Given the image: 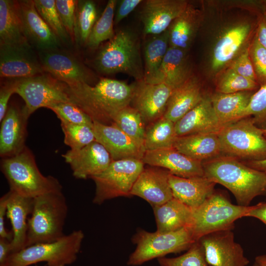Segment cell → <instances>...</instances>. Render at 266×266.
I'll return each mask as SVG.
<instances>
[{"label":"cell","instance_id":"cell-1","mask_svg":"<svg viewBox=\"0 0 266 266\" xmlns=\"http://www.w3.org/2000/svg\"><path fill=\"white\" fill-rule=\"evenodd\" d=\"M135 83L107 78L94 86L87 83L67 85L71 102L82 109L93 120L111 125L117 113L131 103Z\"/></svg>","mask_w":266,"mask_h":266},{"label":"cell","instance_id":"cell-2","mask_svg":"<svg viewBox=\"0 0 266 266\" xmlns=\"http://www.w3.org/2000/svg\"><path fill=\"white\" fill-rule=\"evenodd\" d=\"M202 166L204 176L230 191L239 205L248 206L255 198L266 196V174L235 157L221 155Z\"/></svg>","mask_w":266,"mask_h":266},{"label":"cell","instance_id":"cell-3","mask_svg":"<svg viewBox=\"0 0 266 266\" xmlns=\"http://www.w3.org/2000/svg\"><path fill=\"white\" fill-rule=\"evenodd\" d=\"M0 169L7 180L9 190L21 196L34 198L62 191V185L56 178L41 173L33 153L27 146L15 155L2 158Z\"/></svg>","mask_w":266,"mask_h":266},{"label":"cell","instance_id":"cell-4","mask_svg":"<svg viewBox=\"0 0 266 266\" xmlns=\"http://www.w3.org/2000/svg\"><path fill=\"white\" fill-rule=\"evenodd\" d=\"M67 209L62 191L49 192L33 198V210L28 222L26 247L53 242L64 236Z\"/></svg>","mask_w":266,"mask_h":266},{"label":"cell","instance_id":"cell-5","mask_svg":"<svg viewBox=\"0 0 266 266\" xmlns=\"http://www.w3.org/2000/svg\"><path fill=\"white\" fill-rule=\"evenodd\" d=\"M95 66L100 72L111 74L122 72L143 80L140 44L136 34L130 30H120L100 50Z\"/></svg>","mask_w":266,"mask_h":266},{"label":"cell","instance_id":"cell-6","mask_svg":"<svg viewBox=\"0 0 266 266\" xmlns=\"http://www.w3.org/2000/svg\"><path fill=\"white\" fill-rule=\"evenodd\" d=\"M84 234L81 230L51 242L33 244L11 253L4 266H29L45 262L48 266H66L74 263Z\"/></svg>","mask_w":266,"mask_h":266},{"label":"cell","instance_id":"cell-7","mask_svg":"<svg viewBox=\"0 0 266 266\" xmlns=\"http://www.w3.org/2000/svg\"><path fill=\"white\" fill-rule=\"evenodd\" d=\"M217 134L223 155L246 161L266 159V138L250 116L222 127Z\"/></svg>","mask_w":266,"mask_h":266},{"label":"cell","instance_id":"cell-8","mask_svg":"<svg viewBox=\"0 0 266 266\" xmlns=\"http://www.w3.org/2000/svg\"><path fill=\"white\" fill-rule=\"evenodd\" d=\"M250 206L234 204L223 194L214 191L202 204L193 209L189 227L195 240L212 232L233 230L234 222L245 217Z\"/></svg>","mask_w":266,"mask_h":266},{"label":"cell","instance_id":"cell-9","mask_svg":"<svg viewBox=\"0 0 266 266\" xmlns=\"http://www.w3.org/2000/svg\"><path fill=\"white\" fill-rule=\"evenodd\" d=\"M132 240L136 247L128 262L131 266L187 250L196 241L189 227L169 233L149 232L139 229Z\"/></svg>","mask_w":266,"mask_h":266},{"label":"cell","instance_id":"cell-10","mask_svg":"<svg viewBox=\"0 0 266 266\" xmlns=\"http://www.w3.org/2000/svg\"><path fill=\"white\" fill-rule=\"evenodd\" d=\"M144 166L141 160L112 161L102 172L91 178L96 185L93 203L100 205L115 198L132 196V189Z\"/></svg>","mask_w":266,"mask_h":266},{"label":"cell","instance_id":"cell-11","mask_svg":"<svg viewBox=\"0 0 266 266\" xmlns=\"http://www.w3.org/2000/svg\"><path fill=\"white\" fill-rule=\"evenodd\" d=\"M15 93L24 100L22 109L29 117L41 108H48L59 102H71L67 93V85L49 74L17 79Z\"/></svg>","mask_w":266,"mask_h":266},{"label":"cell","instance_id":"cell-12","mask_svg":"<svg viewBox=\"0 0 266 266\" xmlns=\"http://www.w3.org/2000/svg\"><path fill=\"white\" fill-rule=\"evenodd\" d=\"M253 31L251 23L242 22L231 26L221 34L210 57L209 68L212 74L216 76L249 47Z\"/></svg>","mask_w":266,"mask_h":266},{"label":"cell","instance_id":"cell-13","mask_svg":"<svg viewBox=\"0 0 266 266\" xmlns=\"http://www.w3.org/2000/svg\"><path fill=\"white\" fill-rule=\"evenodd\" d=\"M198 241L210 266H247L249 260L234 241L232 230L219 231L203 235Z\"/></svg>","mask_w":266,"mask_h":266},{"label":"cell","instance_id":"cell-14","mask_svg":"<svg viewBox=\"0 0 266 266\" xmlns=\"http://www.w3.org/2000/svg\"><path fill=\"white\" fill-rule=\"evenodd\" d=\"M44 72L29 42L0 45V76L16 79L43 74Z\"/></svg>","mask_w":266,"mask_h":266},{"label":"cell","instance_id":"cell-15","mask_svg":"<svg viewBox=\"0 0 266 266\" xmlns=\"http://www.w3.org/2000/svg\"><path fill=\"white\" fill-rule=\"evenodd\" d=\"M173 90L165 83L150 84L143 80L136 81L132 106L139 112L148 125L164 116Z\"/></svg>","mask_w":266,"mask_h":266},{"label":"cell","instance_id":"cell-16","mask_svg":"<svg viewBox=\"0 0 266 266\" xmlns=\"http://www.w3.org/2000/svg\"><path fill=\"white\" fill-rule=\"evenodd\" d=\"M40 62L44 71L68 85L90 84L91 75L75 58L56 49L41 51Z\"/></svg>","mask_w":266,"mask_h":266},{"label":"cell","instance_id":"cell-17","mask_svg":"<svg viewBox=\"0 0 266 266\" xmlns=\"http://www.w3.org/2000/svg\"><path fill=\"white\" fill-rule=\"evenodd\" d=\"M77 179L92 178L102 172L113 161L106 149L96 140L79 150L70 149L62 155Z\"/></svg>","mask_w":266,"mask_h":266},{"label":"cell","instance_id":"cell-18","mask_svg":"<svg viewBox=\"0 0 266 266\" xmlns=\"http://www.w3.org/2000/svg\"><path fill=\"white\" fill-rule=\"evenodd\" d=\"M96 140L110 155L113 161L134 159L142 160L145 149L113 124L105 125L93 122Z\"/></svg>","mask_w":266,"mask_h":266},{"label":"cell","instance_id":"cell-19","mask_svg":"<svg viewBox=\"0 0 266 266\" xmlns=\"http://www.w3.org/2000/svg\"><path fill=\"white\" fill-rule=\"evenodd\" d=\"M170 174L159 167L144 168L132 189L131 196L144 199L152 207L166 203L173 198L169 183Z\"/></svg>","mask_w":266,"mask_h":266},{"label":"cell","instance_id":"cell-20","mask_svg":"<svg viewBox=\"0 0 266 266\" xmlns=\"http://www.w3.org/2000/svg\"><path fill=\"white\" fill-rule=\"evenodd\" d=\"M188 3L184 0L145 1L140 12L144 34L155 35L165 32Z\"/></svg>","mask_w":266,"mask_h":266},{"label":"cell","instance_id":"cell-21","mask_svg":"<svg viewBox=\"0 0 266 266\" xmlns=\"http://www.w3.org/2000/svg\"><path fill=\"white\" fill-rule=\"evenodd\" d=\"M26 37L41 51L57 49L61 40L37 12L33 0H17Z\"/></svg>","mask_w":266,"mask_h":266},{"label":"cell","instance_id":"cell-22","mask_svg":"<svg viewBox=\"0 0 266 266\" xmlns=\"http://www.w3.org/2000/svg\"><path fill=\"white\" fill-rule=\"evenodd\" d=\"M144 164L167 170L177 176L190 178L204 176L202 162L193 159L174 148L146 151Z\"/></svg>","mask_w":266,"mask_h":266},{"label":"cell","instance_id":"cell-23","mask_svg":"<svg viewBox=\"0 0 266 266\" xmlns=\"http://www.w3.org/2000/svg\"><path fill=\"white\" fill-rule=\"evenodd\" d=\"M29 117L22 108L12 105L0 121V156L10 157L21 152L26 146L27 126Z\"/></svg>","mask_w":266,"mask_h":266},{"label":"cell","instance_id":"cell-24","mask_svg":"<svg viewBox=\"0 0 266 266\" xmlns=\"http://www.w3.org/2000/svg\"><path fill=\"white\" fill-rule=\"evenodd\" d=\"M221 128L210 96L207 95H205L199 103L175 123L177 136L200 133H217Z\"/></svg>","mask_w":266,"mask_h":266},{"label":"cell","instance_id":"cell-25","mask_svg":"<svg viewBox=\"0 0 266 266\" xmlns=\"http://www.w3.org/2000/svg\"><path fill=\"white\" fill-rule=\"evenodd\" d=\"M7 217L10 220L13 237L12 253L26 247L28 216L31 214L33 198L24 197L9 190L7 193Z\"/></svg>","mask_w":266,"mask_h":266},{"label":"cell","instance_id":"cell-26","mask_svg":"<svg viewBox=\"0 0 266 266\" xmlns=\"http://www.w3.org/2000/svg\"><path fill=\"white\" fill-rule=\"evenodd\" d=\"M173 197L192 209L198 207L214 192L216 184L204 176L184 178L170 174Z\"/></svg>","mask_w":266,"mask_h":266},{"label":"cell","instance_id":"cell-27","mask_svg":"<svg viewBox=\"0 0 266 266\" xmlns=\"http://www.w3.org/2000/svg\"><path fill=\"white\" fill-rule=\"evenodd\" d=\"M204 96L201 83L194 74L173 90L164 116L175 123L199 103Z\"/></svg>","mask_w":266,"mask_h":266},{"label":"cell","instance_id":"cell-28","mask_svg":"<svg viewBox=\"0 0 266 266\" xmlns=\"http://www.w3.org/2000/svg\"><path fill=\"white\" fill-rule=\"evenodd\" d=\"M173 148L187 156L204 162L223 155L217 133H200L177 136Z\"/></svg>","mask_w":266,"mask_h":266},{"label":"cell","instance_id":"cell-29","mask_svg":"<svg viewBox=\"0 0 266 266\" xmlns=\"http://www.w3.org/2000/svg\"><path fill=\"white\" fill-rule=\"evenodd\" d=\"M202 19V11L189 3L168 29L169 46L188 51Z\"/></svg>","mask_w":266,"mask_h":266},{"label":"cell","instance_id":"cell-30","mask_svg":"<svg viewBox=\"0 0 266 266\" xmlns=\"http://www.w3.org/2000/svg\"><path fill=\"white\" fill-rule=\"evenodd\" d=\"M187 52L169 46L160 68L156 84L165 83L174 89L194 74Z\"/></svg>","mask_w":266,"mask_h":266},{"label":"cell","instance_id":"cell-31","mask_svg":"<svg viewBox=\"0 0 266 266\" xmlns=\"http://www.w3.org/2000/svg\"><path fill=\"white\" fill-rule=\"evenodd\" d=\"M153 209L158 232L175 231L192 224L193 209L174 198Z\"/></svg>","mask_w":266,"mask_h":266},{"label":"cell","instance_id":"cell-32","mask_svg":"<svg viewBox=\"0 0 266 266\" xmlns=\"http://www.w3.org/2000/svg\"><path fill=\"white\" fill-rule=\"evenodd\" d=\"M255 91L213 94L211 100L219 122L223 127L242 117Z\"/></svg>","mask_w":266,"mask_h":266},{"label":"cell","instance_id":"cell-33","mask_svg":"<svg viewBox=\"0 0 266 266\" xmlns=\"http://www.w3.org/2000/svg\"><path fill=\"white\" fill-rule=\"evenodd\" d=\"M26 42L17 0H0V45Z\"/></svg>","mask_w":266,"mask_h":266},{"label":"cell","instance_id":"cell-34","mask_svg":"<svg viewBox=\"0 0 266 266\" xmlns=\"http://www.w3.org/2000/svg\"><path fill=\"white\" fill-rule=\"evenodd\" d=\"M169 47L168 29L158 35H152L144 48L143 81L156 84L160 68Z\"/></svg>","mask_w":266,"mask_h":266},{"label":"cell","instance_id":"cell-35","mask_svg":"<svg viewBox=\"0 0 266 266\" xmlns=\"http://www.w3.org/2000/svg\"><path fill=\"white\" fill-rule=\"evenodd\" d=\"M177 137L175 123L163 116L146 126L144 147L146 151L172 148Z\"/></svg>","mask_w":266,"mask_h":266},{"label":"cell","instance_id":"cell-36","mask_svg":"<svg viewBox=\"0 0 266 266\" xmlns=\"http://www.w3.org/2000/svg\"><path fill=\"white\" fill-rule=\"evenodd\" d=\"M98 19V9L94 1L90 0H77L73 35V39L76 43L87 44Z\"/></svg>","mask_w":266,"mask_h":266},{"label":"cell","instance_id":"cell-37","mask_svg":"<svg viewBox=\"0 0 266 266\" xmlns=\"http://www.w3.org/2000/svg\"><path fill=\"white\" fill-rule=\"evenodd\" d=\"M125 133L144 146L146 124L139 112L130 105L121 110L113 123Z\"/></svg>","mask_w":266,"mask_h":266},{"label":"cell","instance_id":"cell-38","mask_svg":"<svg viewBox=\"0 0 266 266\" xmlns=\"http://www.w3.org/2000/svg\"><path fill=\"white\" fill-rule=\"evenodd\" d=\"M116 3V0L108 1L101 15L95 23L88 38L87 45L90 48H97L101 43L110 40L115 35L113 20Z\"/></svg>","mask_w":266,"mask_h":266},{"label":"cell","instance_id":"cell-39","mask_svg":"<svg viewBox=\"0 0 266 266\" xmlns=\"http://www.w3.org/2000/svg\"><path fill=\"white\" fill-rule=\"evenodd\" d=\"M216 91L221 93L256 91L260 87L255 81L244 77L227 67L216 76Z\"/></svg>","mask_w":266,"mask_h":266},{"label":"cell","instance_id":"cell-40","mask_svg":"<svg viewBox=\"0 0 266 266\" xmlns=\"http://www.w3.org/2000/svg\"><path fill=\"white\" fill-rule=\"evenodd\" d=\"M64 143L71 150H79L96 141L93 128L61 122Z\"/></svg>","mask_w":266,"mask_h":266},{"label":"cell","instance_id":"cell-41","mask_svg":"<svg viewBox=\"0 0 266 266\" xmlns=\"http://www.w3.org/2000/svg\"><path fill=\"white\" fill-rule=\"evenodd\" d=\"M35 8L45 22L61 41L71 38L64 27L56 7L55 0H34Z\"/></svg>","mask_w":266,"mask_h":266},{"label":"cell","instance_id":"cell-42","mask_svg":"<svg viewBox=\"0 0 266 266\" xmlns=\"http://www.w3.org/2000/svg\"><path fill=\"white\" fill-rule=\"evenodd\" d=\"M158 259L160 266H208L203 247L198 240L180 256Z\"/></svg>","mask_w":266,"mask_h":266},{"label":"cell","instance_id":"cell-43","mask_svg":"<svg viewBox=\"0 0 266 266\" xmlns=\"http://www.w3.org/2000/svg\"><path fill=\"white\" fill-rule=\"evenodd\" d=\"M61 122L86 125L93 128L92 119L80 107L71 102H59L50 106Z\"/></svg>","mask_w":266,"mask_h":266},{"label":"cell","instance_id":"cell-44","mask_svg":"<svg viewBox=\"0 0 266 266\" xmlns=\"http://www.w3.org/2000/svg\"><path fill=\"white\" fill-rule=\"evenodd\" d=\"M249 116L257 127L266 130V84L254 92L241 118Z\"/></svg>","mask_w":266,"mask_h":266},{"label":"cell","instance_id":"cell-45","mask_svg":"<svg viewBox=\"0 0 266 266\" xmlns=\"http://www.w3.org/2000/svg\"><path fill=\"white\" fill-rule=\"evenodd\" d=\"M249 55L260 86L266 84V49L257 39L255 34L249 46Z\"/></svg>","mask_w":266,"mask_h":266},{"label":"cell","instance_id":"cell-46","mask_svg":"<svg viewBox=\"0 0 266 266\" xmlns=\"http://www.w3.org/2000/svg\"><path fill=\"white\" fill-rule=\"evenodd\" d=\"M77 0H56V7L65 29L73 39L75 11Z\"/></svg>","mask_w":266,"mask_h":266},{"label":"cell","instance_id":"cell-47","mask_svg":"<svg viewBox=\"0 0 266 266\" xmlns=\"http://www.w3.org/2000/svg\"><path fill=\"white\" fill-rule=\"evenodd\" d=\"M228 67H230L239 75L257 82L249 55V47L233 60Z\"/></svg>","mask_w":266,"mask_h":266},{"label":"cell","instance_id":"cell-48","mask_svg":"<svg viewBox=\"0 0 266 266\" xmlns=\"http://www.w3.org/2000/svg\"><path fill=\"white\" fill-rule=\"evenodd\" d=\"M16 80L10 79L1 86L0 89V122L8 109V103L11 95L15 93Z\"/></svg>","mask_w":266,"mask_h":266},{"label":"cell","instance_id":"cell-49","mask_svg":"<svg viewBox=\"0 0 266 266\" xmlns=\"http://www.w3.org/2000/svg\"><path fill=\"white\" fill-rule=\"evenodd\" d=\"M142 1L141 0H121L115 14V24H118L127 17Z\"/></svg>","mask_w":266,"mask_h":266},{"label":"cell","instance_id":"cell-50","mask_svg":"<svg viewBox=\"0 0 266 266\" xmlns=\"http://www.w3.org/2000/svg\"><path fill=\"white\" fill-rule=\"evenodd\" d=\"M7 200L6 193L0 199V238L11 241L13 237L12 233L8 232L5 227L4 220L7 212Z\"/></svg>","mask_w":266,"mask_h":266},{"label":"cell","instance_id":"cell-51","mask_svg":"<svg viewBox=\"0 0 266 266\" xmlns=\"http://www.w3.org/2000/svg\"><path fill=\"white\" fill-rule=\"evenodd\" d=\"M255 35L261 45L266 49V11L260 15Z\"/></svg>","mask_w":266,"mask_h":266},{"label":"cell","instance_id":"cell-52","mask_svg":"<svg viewBox=\"0 0 266 266\" xmlns=\"http://www.w3.org/2000/svg\"><path fill=\"white\" fill-rule=\"evenodd\" d=\"M245 217L257 218L266 225V202H259L250 206Z\"/></svg>","mask_w":266,"mask_h":266},{"label":"cell","instance_id":"cell-53","mask_svg":"<svg viewBox=\"0 0 266 266\" xmlns=\"http://www.w3.org/2000/svg\"><path fill=\"white\" fill-rule=\"evenodd\" d=\"M11 240L0 238V266H4L12 253Z\"/></svg>","mask_w":266,"mask_h":266},{"label":"cell","instance_id":"cell-54","mask_svg":"<svg viewBox=\"0 0 266 266\" xmlns=\"http://www.w3.org/2000/svg\"><path fill=\"white\" fill-rule=\"evenodd\" d=\"M247 166L266 174V159L261 161H242Z\"/></svg>","mask_w":266,"mask_h":266},{"label":"cell","instance_id":"cell-55","mask_svg":"<svg viewBox=\"0 0 266 266\" xmlns=\"http://www.w3.org/2000/svg\"><path fill=\"white\" fill-rule=\"evenodd\" d=\"M255 262L261 266H266V254L260 255L255 257Z\"/></svg>","mask_w":266,"mask_h":266},{"label":"cell","instance_id":"cell-56","mask_svg":"<svg viewBox=\"0 0 266 266\" xmlns=\"http://www.w3.org/2000/svg\"><path fill=\"white\" fill-rule=\"evenodd\" d=\"M263 132V134L265 138H266V130H262Z\"/></svg>","mask_w":266,"mask_h":266},{"label":"cell","instance_id":"cell-57","mask_svg":"<svg viewBox=\"0 0 266 266\" xmlns=\"http://www.w3.org/2000/svg\"><path fill=\"white\" fill-rule=\"evenodd\" d=\"M253 266H261L259 264H258L257 263L255 262Z\"/></svg>","mask_w":266,"mask_h":266},{"label":"cell","instance_id":"cell-58","mask_svg":"<svg viewBox=\"0 0 266 266\" xmlns=\"http://www.w3.org/2000/svg\"><path fill=\"white\" fill-rule=\"evenodd\" d=\"M265 4H266V2H265Z\"/></svg>","mask_w":266,"mask_h":266},{"label":"cell","instance_id":"cell-59","mask_svg":"<svg viewBox=\"0 0 266 266\" xmlns=\"http://www.w3.org/2000/svg\"><path fill=\"white\" fill-rule=\"evenodd\" d=\"M35 266H38L37 265H35Z\"/></svg>","mask_w":266,"mask_h":266},{"label":"cell","instance_id":"cell-60","mask_svg":"<svg viewBox=\"0 0 266 266\" xmlns=\"http://www.w3.org/2000/svg\"></svg>","mask_w":266,"mask_h":266}]
</instances>
